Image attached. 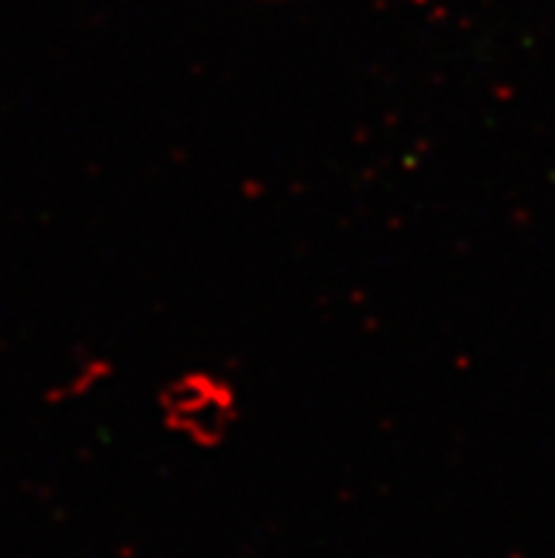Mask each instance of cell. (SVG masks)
Instances as JSON below:
<instances>
[]
</instances>
